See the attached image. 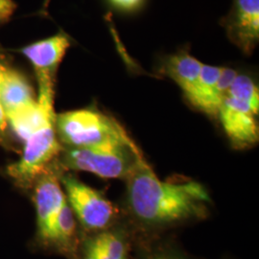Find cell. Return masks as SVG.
I'll list each match as a JSON object with an SVG mask.
<instances>
[{
    "label": "cell",
    "mask_w": 259,
    "mask_h": 259,
    "mask_svg": "<svg viewBox=\"0 0 259 259\" xmlns=\"http://www.w3.org/2000/svg\"><path fill=\"white\" fill-rule=\"evenodd\" d=\"M34 203L37 215V235L47 244L52 228L66 202L61 181L47 170L35 181Z\"/></svg>",
    "instance_id": "obj_8"
},
{
    "label": "cell",
    "mask_w": 259,
    "mask_h": 259,
    "mask_svg": "<svg viewBox=\"0 0 259 259\" xmlns=\"http://www.w3.org/2000/svg\"><path fill=\"white\" fill-rule=\"evenodd\" d=\"M237 74L230 67L204 64L194 92L187 101L195 109L211 117H217L223 101Z\"/></svg>",
    "instance_id": "obj_6"
},
{
    "label": "cell",
    "mask_w": 259,
    "mask_h": 259,
    "mask_svg": "<svg viewBox=\"0 0 259 259\" xmlns=\"http://www.w3.org/2000/svg\"><path fill=\"white\" fill-rule=\"evenodd\" d=\"M56 132L68 148L104 144H136L118 121L96 109H80L56 115Z\"/></svg>",
    "instance_id": "obj_2"
},
{
    "label": "cell",
    "mask_w": 259,
    "mask_h": 259,
    "mask_svg": "<svg viewBox=\"0 0 259 259\" xmlns=\"http://www.w3.org/2000/svg\"><path fill=\"white\" fill-rule=\"evenodd\" d=\"M3 68H4V65L0 64V79H1ZM7 127H8V123H7V119H6V114H5V111H4L3 106H2L1 99H0V133L5 132Z\"/></svg>",
    "instance_id": "obj_19"
},
{
    "label": "cell",
    "mask_w": 259,
    "mask_h": 259,
    "mask_svg": "<svg viewBox=\"0 0 259 259\" xmlns=\"http://www.w3.org/2000/svg\"><path fill=\"white\" fill-rule=\"evenodd\" d=\"M142 259H188L183 252L172 247H158L144 255Z\"/></svg>",
    "instance_id": "obj_16"
},
{
    "label": "cell",
    "mask_w": 259,
    "mask_h": 259,
    "mask_svg": "<svg viewBox=\"0 0 259 259\" xmlns=\"http://www.w3.org/2000/svg\"><path fill=\"white\" fill-rule=\"evenodd\" d=\"M76 220L74 213L66 201L56 219L47 244L75 256L78 248Z\"/></svg>",
    "instance_id": "obj_14"
},
{
    "label": "cell",
    "mask_w": 259,
    "mask_h": 259,
    "mask_svg": "<svg viewBox=\"0 0 259 259\" xmlns=\"http://www.w3.org/2000/svg\"><path fill=\"white\" fill-rule=\"evenodd\" d=\"M69 47V38L61 33L28 46L22 49V54L34 66L36 74L55 78L57 69Z\"/></svg>",
    "instance_id": "obj_11"
},
{
    "label": "cell",
    "mask_w": 259,
    "mask_h": 259,
    "mask_svg": "<svg viewBox=\"0 0 259 259\" xmlns=\"http://www.w3.org/2000/svg\"><path fill=\"white\" fill-rule=\"evenodd\" d=\"M17 8L13 0H0V24L7 21Z\"/></svg>",
    "instance_id": "obj_18"
},
{
    "label": "cell",
    "mask_w": 259,
    "mask_h": 259,
    "mask_svg": "<svg viewBox=\"0 0 259 259\" xmlns=\"http://www.w3.org/2000/svg\"><path fill=\"white\" fill-rule=\"evenodd\" d=\"M203 63L186 51L168 56L163 62V72L179 85L186 100L191 96L199 81Z\"/></svg>",
    "instance_id": "obj_13"
},
{
    "label": "cell",
    "mask_w": 259,
    "mask_h": 259,
    "mask_svg": "<svg viewBox=\"0 0 259 259\" xmlns=\"http://www.w3.org/2000/svg\"><path fill=\"white\" fill-rule=\"evenodd\" d=\"M143 157L137 144H104L84 148H67L63 164L103 179H125Z\"/></svg>",
    "instance_id": "obj_3"
},
{
    "label": "cell",
    "mask_w": 259,
    "mask_h": 259,
    "mask_svg": "<svg viewBox=\"0 0 259 259\" xmlns=\"http://www.w3.org/2000/svg\"><path fill=\"white\" fill-rule=\"evenodd\" d=\"M114 9L122 13H135L141 9L146 0H108Z\"/></svg>",
    "instance_id": "obj_17"
},
{
    "label": "cell",
    "mask_w": 259,
    "mask_h": 259,
    "mask_svg": "<svg viewBox=\"0 0 259 259\" xmlns=\"http://www.w3.org/2000/svg\"><path fill=\"white\" fill-rule=\"evenodd\" d=\"M227 96L248 104L253 111L258 112V87L249 76L237 74L229 89Z\"/></svg>",
    "instance_id": "obj_15"
},
{
    "label": "cell",
    "mask_w": 259,
    "mask_h": 259,
    "mask_svg": "<svg viewBox=\"0 0 259 259\" xmlns=\"http://www.w3.org/2000/svg\"><path fill=\"white\" fill-rule=\"evenodd\" d=\"M0 99L7 116L26 109L37 101L26 78L19 71L4 65L0 79Z\"/></svg>",
    "instance_id": "obj_12"
},
{
    "label": "cell",
    "mask_w": 259,
    "mask_h": 259,
    "mask_svg": "<svg viewBox=\"0 0 259 259\" xmlns=\"http://www.w3.org/2000/svg\"><path fill=\"white\" fill-rule=\"evenodd\" d=\"M62 153L56 132V113L47 116L23 141V152L19 160L7 169L8 175L19 184L35 182L48 170V165Z\"/></svg>",
    "instance_id": "obj_4"
},
{
    "label": "cell",
    "mask_w": 259,
    "mask_h": 259,
    "mask_svg": "<svg viewBox=\"0 0 259 259\" xmlns=\"http://www.w3.org/2000/svg\"><path fill=\"white\" fill-rule=\"evenodd\" d=\"M225 29L233 45L251 54L259 40V0H232Z\"/></svg>",
    "instance_id": "obj_9"
},
{
    "label": "cell",
    "mask_w": 259,
    "mask_h": 259,
    "mask_svg": "<svg viewBox=\"0 0 259 259\" xmlns=\"http://www.w3.org/2000/svg\"><path fill=\"white\" fill-rule=\"evenodd\" d=\"M126 182L130 211L144 227L167 228L208 213L210 196L204 185L196 181H161L144 157Z\"/></svg>",
    "instance_id": "obj_1"
},
{
    "label": "cell",
    "mask_w": 259,
    "mask_h": 259,
    "mask_svg": "<svg viewBox=\"0 0 259 259\" xmlns=\"http://www.w3.org/2000/svg\"><path fill=\"white\" fill-rule=\"evenodd\" d=\"M76 259H130L129 237L125 231L109 228L93 232L80 247Z\"/></svg>",
    "instance_id": "obj_10"
},
{
    "label": "cell",
    "mask_w": 259,
    "mask_h": 259,
    "mask_svg": "<svg viewBox=\"0 0 259 259\" xmlns=\"http://www.w3.org/2000/svg\"><path fill=\"white\" fill-rule=\"evenodd\" d=\"M60 181L67 203L85 230L93 233L112 227L116 209L111 201L70 174L61 177Z\"/></svg>",
    "instance_id": "obj_5"
},
{
    "label": "cell",
    "mask_w": 259,
    "mask_h": 259,
    "mask_svg": "<svg viewBox=\"0 0 259 259\" xmlns=\"http://www.w3.org/2000/svg\"><path fill=\"white\" fill-rule=\"evenodd\" d=\"M253 111L246 103L226 96L217 118L222 124L226 136L236 148H250L258 141V125Z\"/></svg>",
    "instance_id": "obj_7"
}]
</instances>
